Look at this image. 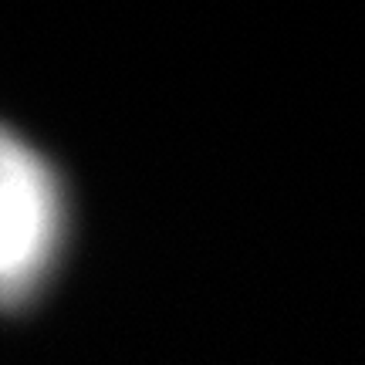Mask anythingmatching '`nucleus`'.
I'll use <instances>...</instances> for the list:
<instances>
[{"label":"nucleus","instance_id":"obj_1","mask_svg":"<svg viewBox=\"0 0 365 365\" xmlns=\"http://www.w3.org/2000/svg\"><path fill=\"white\" fill-rule=\"evenodd\" d=\"M65 230L68 203L54 166L0 125V308H21L48 284Z\"/></svg>","mask_w":365,"mask_h":365}]
</instances>
